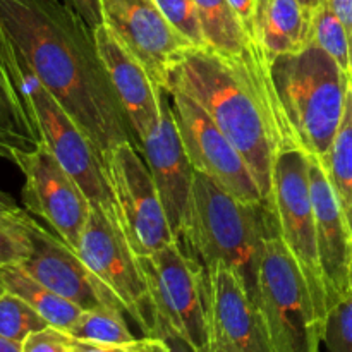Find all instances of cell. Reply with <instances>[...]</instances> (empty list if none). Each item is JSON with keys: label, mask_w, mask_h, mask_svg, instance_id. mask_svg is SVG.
Listing matches in <instances>:
<instances>
[{"label": "cell", "mask_w": 352, "mask_h": 352, "mask_svg": "<svg viewBox=\"0 0 352 352\" xmlns=\"http://www.w3.org/2000/svg\"><path fill=\"white\" fill-rule=\"evenodd\" d=\"M7 292V287H6V280H3L2 277V270H0V298H2L3 294Z\"/></svg>", "instance_id": "f35d334b"}, {"label": "cell", "mask_w": 352, "mask_h": 352, "mask_svg": "<svg viewBox=\"0 0 352 352\" xmlns=\"http://www.w3.org/2000/svg\"><path fill=\"white\" fill-rule=\"evenodd\" d=\"M313 14L299 0H256L254 41L268 65L280 55L298 54L313 41Z\"/></svg>", "instance_id": "d6986e66"}, {"label": "cell", "mask_w": 352, "mask_h": 352, "mask_svg": "<svg viewBox=\"0 0 352 352\" xmlns=\"http://www.w3.org/2000/svg\"><path fill=\"white\" fill-rule=\"evenodd\" d=\"M78 340L69 332L55 327H45L30 333L21 344L23 352H74Z\"/></svg>", "instance_id": "f1b7e54d"}, {"label": "cell", "mask_w": 352, "mask_h": 352, "mask_svg": "<svg viewBox=\"0 0 352 352\" xmlns=\"http://www.w3.org/2000/svg\"><path fill=\"white\" fill-rule=\"evenodd\" d=\"M205 352H236V351L230 349V347L226 346L223 342H220L219 339H210V344L205 349Z\"/></svg>", "instance_id": "8d00e7d4"}, {"label": "cell", "mask_w": 352, "mask_h": 352, "mask_svg": "<svg viewBox=\"0 0 352 352\" xmlns=\"http://www.w3.org/2000/svg\"><path fill=\"white\" fill-rule=\"evenodd\" d=\"M167 89H181L201 105L244 158L268 201L280 141L250 85L215 52L195 47L172 69Z\"/></svg>", "instance_id": "7a4b0ae2"}, {"label": "cell", "mask_w": 352, "mask_h": 352, "mask_svg": "<svg viewBox=\"0 0 352 352\" xmlns=\"http://www.w3.org/2000/svg\"><path fill=\"white\" fill-rule=\"evenodd\" d=\"M107 182L116 199L122 232L136 254H150L170 243L167 213L160 201L144 158L131 141H124L102 155Z\"/></svg>", "instance_id": "9c48e42d"}, {"label": "cell", "mask_w": 352, "mask_h": 352, "mask_svg": "<svg viewBox=\"0 0 352 352\" xmlns=\"http://www.w3.org/2000/svg\"><path fill=\"white\" fill-rule=\"evenodd\" d=\"M0 270H2L7 291L23 298L48 325L65 330V332L72 329L82 311L79 306L34 280L21 265H7Z\"/></svg>", "instance_id": "ffe728a7"}, {"label": "cell", "mask_w": 352, "mask_h": 352, "mask_svg": "<svg viewBox=\"0 0 352 352\" xmlns=\"http://www.w3.org/2000/svg\"><path fill=\"white\" fill-rule=\"evenodd\" d=\"M270 78L285 146L323 157L342 122L351 79L313 41L298 54L274 58Z\"/></svg>", "instance_id": "277c9868"}, {"label": "cell", "mask_w": 352, "mask_h": 352, "mask_svg": "<svg viewBox=\"0 0 352 352\" xmlns=\"http://www.w3.org/2000/svg\"><path fill=\"white\" fill-rule=\"evenodd\" d=\"M30 219L24 210H0V268L21 265L31 254Z\"/></svg>", "instance_id": "cb8c5ba5"}, {"label": "cell", "mask_w": 352, "mask_h": 352, "mask_svg": "<svg viewBox=\"0 0 352 352\" xmlns=\"http://www.w3.org/2000/svg\"><path fill=\"white\" fill-rule=\"evenodd\" d=\"M313 43L323 48L352 81V52L349 36H347L346 28L342 26L339 17L329 7V3H323L313 14Z\"/></svg>", "instance_id": "603a6c76"}, {"label": "cell", "mask_w": 352, "mask_h": 352, "mask_svg": "<svg viewBox=\"0 0 352 352\" xmlns=\"http://www.w3.org/2000/svg\"><path fill=\"white\" fill-rule=\"evenodd\" d=\"M323 344L329 352H352V272L347 292L327 313Z\"/></svg>", "instance_id": "484cf974"}, {"label": "cell", "mask_w": 352, "mask_h": 352, "mask_svg": "<svg viewBox=\"0 0 352 352\" xmlns=\"http://www.w3.org/2000/svg\"><path fill=\"white\" fill-rule=\"evenodd\" d=\"M150 174L153 177L160 201L167 213L172 234L181 243L182 230L188 219L195 168L186 155L177 124H175L168 89L162 93L160 122L157 129L140 143Z\"/></svg>", "instance_id": "9a60e30c"}, {"label": "cell", "mask_w": 352, "mask_h": 352, "mask_svg": "<svg viewBox=\"0 0 352 352\" xmlns=\"http://www.w3.org/2000/svg\"><path fill=\"white\" fill-rule=\"evenodd\" d=\"M210 339L236 352H274L263 320L244 282L227 268L206 274Z\"/></svg>", "instance_id": "ac0fdd59"}, {"label": "cell", "mask_w": 352, "mask_h": 352, "mask_svg": "<svg viewBox=\"0 0 352 352\" xmlns=\"http://www.w3.org/2000/svg\"><path fill=\"white\" fill-rule=\"evenodd\" d=\"M24 175L23 203L76 251L91 213V203L47 146L17 151L12 158Z\"/></svg>", "instance_id": "7c38bea8"}, {"label": "cell", "mask_w": 352, "mask_h": 352, "mask_svg": "<svg viewBox=\"0 0 352 352\" xmlns=\"http://www.w3.org/2000/svg\"><path fill=\"white\" fill-rule=\"evenodd\" d=\"M62 2H64L69 9L74 10L76 14H79L93 30L103 24L100 0H62Z\"/></svg>", "instance_id": "4dcf8cb0"}, {"label": "cell", "mask_w": 352, "mask_h": 352, "mask_svg": "<svg viewBox=\"0 0 352 352\" xmlns=\"http://www.w3.org/2000/svg\"><path fill=\"white\" fill-rule=\"evenodd\" d=\"M74 352H170V347L162 337H143L122 344H76Z\"/></svg>", "instance_id": "f546056e"}, {"label": "cell", "mask_w": 352, "mask_h": 352, "mask_svg": "<svg viewBox=\"0 0 352 352\" xmlns=\"http://www.w3.org/2000/svg\"><path fill=\"white\" fill-rule=\"evenodd\" d=\"M267 203L275 217L278 236L305 275L316 313L325 323L329 302L316 246L309 162L301 148L285 146L277 153L272 192Z\"/></svg>", "instance_id": "52a82bcc"}, {"label": "cell", "mask_w": 352, "mask_h": 352, "mask_svg": "<svg viewBox=\"0 0 352 352\" xmlns=\"http://www.w3.org/2000/svg\"><path fill=\"white\" fill-rule=\"evenodd\" d=\"M254 305L274 352H320L323 322L305 275L278 236L275 217L265 237Z\"/></svg>", "instance_id": "5b68a950"}, {"label": "cell", "mask_w": 352, "mask_h": 352, "mask_svg": "<svg viewBox=\"0 0 352 352\" xmlns=\"http://www.w3.org/2000/svg\"><path fill=\"white\" fill-rule=\"evenodd\" d=\"M26 88L36 140L52 151L58 164L78 182L91 206L102 210L122 229L116 199L103 170L102 155L93 146L88 136L79 129L72 117L65 112L64 107L41 85L30 65Z\"/></svg>", "instance_id": "ba28073f"}, {"label": "cell", "mask_w": 352, "mask_h": 352, "mask_svg": "<svg viewBox=\"0 0 352 352\" xmlns=\"http://www.w3.org/2000/svg\"><path fill=\"white\" fill-rule=\"evenodd\" d=\"M301 3H305L306 7H309V9L316 10L318 7H322L323 3H327V0H299Z\"/></svg>", "instance_id": "74e56055"}, {"label": "cell", "mask_w": 352, "mask_h": 352, "mask_svg": "<svg viewBox=\"0 0 352 352\" xmlns=\"http://www.w3.org/2000/svg\"><path fill=\"white\" fill-rule=\"evenodd\" d=\"M38 146L40 143L21 131L12 113L0 102V158L12 162L17 151H31Z\"/></svg>", "instance_id": "83f0119b"}, {"label": "cell", "mask_w": 352, "mask_h": 352, "mask_svg": "<svg viewBox=\"0 0 352 352\" xmlns=\"http://www.w3.org/2000/svg\"><path fill=\"white\" fill-rule=\"evenodd\" d=\"M232 9L239 16L241 23L248 30V33L254 38L253 26H254V9H256V0H229Z\"/></svg>", "instance_id": "1f68e13d"}, {"label": "cell", "mask_w": 352, "mask_h": 352, "mask_svg": "<svg viewBox=\"0 0 352 352\" xmlns=\"http://www.w3.org/2000/svg\"><path fill=\"white\" fill-rule=\"evenodd\" d=\"M122 313V309L110 308V306L82 309L69 333L79 342L88 344L129 342L136 337L127 327Z\"/></svg>", "instance_id": "7402d4cb"}, {"label": "cell", "mask_w": 352, "mask_h": 352, "mask_svg": "<svg viewBox=\"0 0 352 352\" xmlns=\"http://www.w3.org/2000/svg\"><path fill=\"white\" fill-rule=\"evenodd\" d=\"M327 3L333 10V14L339 17L342 26L346 28L352 52V0H327Z\"/></svg>", "instance_id": "d6a6232c"}, {"label": "cell", "mask_w": 352, "mask_h": 352, "mask_svg": "<svg viewBox=\"0 0 352 352\" xmlns=\"http://www.w3.org/2000/svg\"><path fill=\"white\" fill-rule=\"evenodd\" d=\"M268 203H246L195 172L188 219L181 243L206 274L217 268L234 272L256 299L265 237L270 230Z\"/></svg>", "instance_id": "3957f363"}, {"label": "cell", "mask_w": 352, "mask_h": 352, "mask_svg": "<svg viewBox=\"0 0 352 352\" xmlns=\"http://www.w3.org/2000/svg\"><path fill=\"white\" fill-rule=\"evenodd\" d=\"M175 124L195 172L246 203H267L246 162L199 103L181 89H168Z\"/></svg>", "instance_id": "8fae6325"}, {"label": "cell", "mask_w": 352, "mask_h": 352, "mask_svg": "<svg viewBox=\"0 0 352 352\" xmlns=\"http://www.w3.org/2000/svg\"><path fill=\"white\" fill-rule=\"evenodd\" d=\"M162 339L168 344L170 352H196L191 344L186 342L184 339H181L177 336H162Z\"/></svg>", "instance_id": "836d02e7"}, {"label": "cell", "mask_w": 352, "mask_h": 352, "mask_svg": "<svg viewBox=\"0 0 352 352\" xmlns=\"http://www.w3.org/2000/svg\"><path fill=\"white\" fill-rule=\"evenodd\" d=\"M157 3L174 30L181 33L192 47L208 48L203 36L195 0H157Z\"/></svg>", "instance_id": "4316f807"}, {"label": "cell", "mask_w": 352, "mask_h": 352, "mask_svg": "<svg viewBox=\"0 0 352 352\" xmlns=\"http://www.w3.org/2000/svg\"><path fill=\"white\" fill-rule=\"evenodd\" d=\"M155 318L153 337L177 336L196 352L210 344L206 272L170 243L150 254H138Z\"/></svg>", "instance_id": "8992f818"}, {"label": "cell", "mask_w": 352, "mask_h": 352, "mask_svg": "<svg viewBox=\"0 0 352 352\" xmlns=\"http://www.w3.org/2000/svg\"><path fill=\"white\" fill-rule=\"evenodd\" d=\"M318 158L352 234V81L336 140L330 150Z\"/></svg>", "instance_id": "44dd1931"}, {"label": "cell", "mask_w": 352, "mask_h": 352, "mask_svg": "<svg viewBox=\"0 0 352 352\" xmlns=\"http://www.w3.org/2000/svg\"><path fill=\"white\" fill-rule=\"evenodd\" d=\"M76 253L98 280H102L124 306V311L153 337L155 318L140 260L126 234L100 208L91 206Z\"/></svg>", "instance_id": "30bf717a"}, {"label": "cell", "mask_w": 352, "mask_h": 352, "mask_svg": "<svg viewBox=\"0 0 352 352\" xmlns=\"http://www.w3.org/2000/svg\"><path fill=\"white\" fill-rule=\"evenodd\" d=\"M103 24L167 89L168 76L192 47L174 30L157 0H100Z\"/></svg>", "instance_id": "4fadbf2b"}, {"label": "cell", "mask_w": 352, "mask_h": 352, "mask_svg": "<svg viewBox=\"0 0 352 352\" xmlns=\"http://www.w3.org/2000/svg\"><path fill=\"white\" fill-rule=\"evenodd\" d=\"M48 323L14 292L7 291L0 298V336L23 344L30 333L45 329Z\"/></svg>", "instance_id": "d4e9b609"}, {"label": "cell", "mask_w": 352, "mask_h": 352, "mask_svg": "<svg viewBox=\"0 0 352 352\" xmlns=\"http://www.w3.org/2000/svg\"><path fill=\"white\" fill-rule=\"evenodd\" d=\"M309 189L315 210L316 246L329 309L347 292L352 272V234L322 162L308 155Z\"/></svg>", "instance_id": "2e32d148"}, {"label": "cell", "mask_w": 352, "mask_h": 352, "mask_svg": "<svg viewBox=\"0 0 352 352\" xmlns=\"http://www.w3.org/2000/svg\"><path fill=\"white\" fill-rule=\"evenodd\" d=\"M0 210H3V212H16V210H19L16 199L9 192L2 191V189H0Z\"/></svg>", "instance_id": "e575fe53"}, {"label": "cell", "mask_w": 352, "mask_h": 352, "mask_svg": "<svg viewBox=\"0 0 352 352\" xmlns=\"http://www.w3.org/2000/svg\"><path fill=\"white\" fill-rule=\"evenodd\" d=\"M93 31L113 93L126 113L131 133L141 143L160 122L164 88L151 79L146 67L113 36L105 24Z\"/></svg>", "instance_id": "e0dca14e"}, {"label": "cell", "mask_w": 352, "mask_h": 352, "mask_svg": "<svg viewBox=\"0 0 352 352\" xmlns=\"http://www.w3.org/2000/svg\"><path fill=\"white\" fill-rule=\"evenodd\" d=\"M0 26L100 155L131 141L95 31L62 0H0Z\"/></svg>", "instance_id": "6da1fadb"}, {"label": "cell", "mask_w": 352, "mask_h": 352, "mask_svg": "<svg viewBox=\"0 0 352 352\" xmlns=\"http://www.w3.org/2000/svg\"><path fill=\"white\" fill-rule=\"evenodd\" d=\"M0 352H23V347H21V344L0 336Z\"/></svg>", "instance_id": "d590c367"}, {"label": "cell", "mask_w": 352, "mask_h": 352, "mask_svg": "<svg viewBox=\"0 0 352 352\" xmlns=\"http://www.w3.org/2000/svg\"><path fill=\"white\" fill-rule=\"evenodd\" d=\"M30 237L31 254L21 267L34 280L81 309L110 306L124 311L122 302L89 272L79 254L33 217L30 219Z\"/></svg>", "instance_id": "5bb4252c"}]
</instances>
